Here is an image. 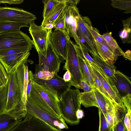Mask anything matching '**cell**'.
Wrapping results in <instances>:
<instances>
[{"label":"cell","mask_w":131,"mask_h":131,"mask_svg":"<svg viewBox=\"0 0 131 131\" xmlns=\"http://www.w3.org/2000/svg\"><path fill=\"white\" fill-rule=\"evenodd\" d=\"M16 70L7 73L8 86L7 104L4 112L8 113L17 119L22 120L26 117L27 112L26 105L22 100L18 84Z\"/></svg>","instance_id":"obj_1"},{"label":"cell","mask_w":131,"mask_h":131,"mask_svg":"<svg viewBox=\"0 0 131 131\" xmlns=\"http://www.w3.org/2000/svg\"><path fill=\"white\" fill-rule=\"evenodd\" d=\"M80 92L79 89H70L62 95L58 102L62 118L71 125H78L80 122L76 116V112L81 108Z\"/></svg>","instance_id":"obj_2"},{"label":"cell","mask_w":131,"mask_h":131,"mask_svg":"<svg viewBox=\"0 0 131 131\" xmlns=\"http://www.w3.org/2000/svg\"><path fill=\"white\" fill-rule=\"evenodd\" d=\"M52 30H49L45 54L43 55L38 52L39 63L36 65L35 73L43 71H49L54 74H57L59 71L62 60L54 50L51 42L50 34Z\"/></svg>","instance_id":"obj_3"},{"label":"cell","mask_w":131,"mask_h":131,"mask_svg":"<svg viewBox=\"0 0 131 131\" xmlns=\"http://www.w3.org/2000/svg\"><path fill=\"white\" fill-rule=\"evenodd\" d=\"M27 114L33 116L47 124L53 131H62L68 127L64 119L58 118L37 105L30 97L26 103Z\"/></svg>","instance_id":"obj_4"},{"label":"cell","mask_w":131,"mask_h":131,"mask_svg":"<svg viewBox=\"0 0 131 131\" xmlns=\"http://www.w3.org/2000/svg\"><path fill=\"white\" fill-rule=\"evenodd\" d=\"M74 42L70 39L69 41L67 59L63 66V70L68 71L71 75L69 82L71 86L77 89H81V82L84 80L80 67L78 54Z\"/></svg>","instance_id":"obj_5"},{"label":"cell","mask_w":131,"mask_h":131,"mask_svg":"<svg viewBox=\"0 0 131 131\" xmlns=\"http://www.w3.org/2000/svg\"><path fill=\"white\" fill-rule=\"evenodd\" d=\"M33 45L32 41L28 36L20 30L0 33V50L21 47L32 48Z\"/></svg>","instance_id":"obj_6"},{"label":"cell","mask_w":131,"mask_h":131,"mask_svg":"<svg viewBox=\"0 0 131 131\" xmlns=\"http://www.w3.org/2000/svg\"><path fill=\"white\" fill-rule=\"evenodd\" d=\"M36 18L35 15L22 9L0 7V21L23 23L30 25Z\"/></svg>","instance_id":"obj_7"},{"label":"cell","mask_w":131,"mask_h":131,"mask_svg":"<svg viewBox=\"0 0 131 131\" xmlns=\"http://www.w3.org/2000/svg\"><path fill=\"white\" fill-rule=\"evenodd\" d=\"M85 61L89 64L100 80L104 88L114 101L118 105L125 107L122 102V97L119 94L115 84L102 69L96 64L88 60Z\"/></svg>","instance_id":"obj_8"},{"label":"cell","mask_w":131,"mask_h":131,"mask_svg":"<svg viewBox=\"0 0 131 131\" xmlns=\"http://www.w3.org/2000/svg\"><path fill=\"white\" fill-rule=\"evenodd\" d=\"M9 131H53L45 123L33 116L27 114Z\"/></svg>","instance_id":"obj_9"},{"label":"cell","mask_w":131,"mask_h":131,"mask_svg":"<svg viewBox=\"0 0 131 131\" xmlns=\"http://www.w3.org/2000/svg\"><path fill=\"white\" fill-rule=\"evenodd\" d=\"M34 81L51 90L56 94L60 99L62 95L70 89L71 85L69 82H65L57 74H54L50 79L47 80L34 79Z\"/></svg>","instance_id":"obj_10"},{"label":"cell","mask_w":131,"mask_h":131,"mask_svg":"<svg viewBox=\"0 0 131 131\" xmlns=\"http://www.w3.org/2000/svg\"><path fill=\"white\" fill-rule=\"evenodd\" d=\"M51 43L56 53L66 60L70 37L67 33L59 30H52L50 34Z\"/></svg>","instance_id":"obj_11"},{"label":"cell","mask_w":131,"mask_h":131,"mask_svg":"<svg viewBox=\"0 0 131 131\" xmlns=\"http://www.w3.org/2000/svg\"><path fill=\"white\" fill-rule=\"evenodd\" d=\"M29 31L32 38L33 45L37 52L43 55L46 52L47 38L49 30L34 23L31 24Z\"/></svg>","instance_id":"obj_12"},{"label":"cell","mask_w":131,"mask_h":131,"mask_svg":"<svg viewBox=\"0 0 131 131\" xmlns=\"http://www.w3.org/2000/svg\"><path fill=\"white\" fill-rule=\"evenodd\" d=\"M78 8L77 6H68L66 9L65 24L67 34L74 39L77 45L81 47L77 32L76 13Z\"/></svg>","instance_id":"obj_13"},{"label":"cell","mask_w":131,"mask_h":131,"mask_svg":"<svg viewBox=\"0 0 131 131\" xmlns=\"http://www.w3.org/2000/svg\"><path fill=\"white\" fill-rule=\"evenodd\" d=\"M32 84L37 89L42 97L55 113L60 119L62 117L59 108L58 103L59 99L54 92L47 88L34 82Z\"/></svg>","instance_id":"obj_14"},{"label":"cell","mask_w":131,"mask_h":131,"mask_svg":"<svg viewBox=\"0 0 131 131\" xmlns=\"http://www.w3.org/2000/svg\"><path fill=\"white\" fill-rule=\"evenodd\" d=\"M30 51L0 57V61L3 65L7 73L16 70L24 62L27 60Z\"/></svg>","instance_id":"obj_15"},{"label":"cell","mask_w":131,"mask_h":131,"mask_svg":"<svg viewBox=\"0 0 131 131\" xmlns=\"http://www.w3.org/2000/svg\"><path fill=\"white\" fill-rule=\"evenodd\" d=\"M27 61L28 60L22 63L16 70L17 83L21 93L22 100L26 105L28 81L29 71L27 64Z\"/></svg>","instance_id":"obj_16"},{"label":"cell","mask_w":131,"mask_h":131,"mask_svg":"<svg viewBox=\"0 0 131 131\" xmlns=\"http://www.w3.org/2000/svg\"><path fill=\"white\" fill-rule=\"evenodd\" d=\"M75 19L78 37L82 38L85 40L92 51L97 52L93 39L85 26L83 16L79 13L78 9L76 12Z\"/></svg>","instance_id":"obj_17"},{"label":"cell","mask_w":131,"mask_h":131,"mask_svg":"<svg viewBox=\"0 0 131 131\" xmlns=\"http://www.w3.org/2000/svg\"><path fill=\"white\" fill-rule=\"evenodd\" d=\"M115 84L121 97L131 94V83L129 78L120 71L116 70Z\"/></svg>","instance_id":"obj_18"},{"label":"cell","mask_w":131,"mask_h":131,"mask_svg":"<svg viewBox=\"0 0 131 131\" xmlns=\"http://www.w3.org/2000/svg\"><path fill=\"white\" fill-rule=\"evenodd\" d=\"M93 59L97 66L101 68L106 74L115 84L116 78L115 74L116 68L114 64L108 63L99 56L97 52L91 51L90 52Z\"/></svg>","instance_id":"obj_19"},{"label":"cell","mask_w":131,"mask_h":131,"mask_svg":"<svg viewBox=\"0 0 131 131\" xmlns=\"http://www.w3.org/2000/svg\"><path fill=\"white\" fill-rule=\"evenodd\" d=\"M94 42L97 53L104 60L109 64L115 63L118 57L107 45L101 43L94 40Z\"/></svg>","instance_id":"obj_20"},{"label":"cell","mask_w":131,"mask_h":131,"mask_svg":"<svg viewBox=\"0 0 131 131\" xmlns=\"http://www.w3.org/2000/svg\"><path fill=\"white\" fill-rule=\"evenodd\" d=\"M91 88L94 93L99 110H100L105 116L108 112H113V106L110 101L95 86Z\"/></svg>","instance_id":"obj_21"},{"label":"cell","mask_w":131,"mask_h":131,"mask_svg":"<svg viewBox=\"0 0 131 131\" xmlns=\"http://www.w3.org/2000/svg\"><path fill=\"white\" fill-rule=\"evenodd\" d=\"M30 97L38 106L53 115L59 118L56 114L42 97L36 88L32 85Z\"/></svg>","instance_id":"obj_22"},{"label":"cell","mask_w":131,"mask_h":131,"mask_svg":"<svg viewBox=\"0 0 131 131\" xmlns=\"http://www.w3.org/2000/svg\"><path fill=\"white\" fill-rule=\"evenodd\" d=\"M22 120L17 119L7 113L0 114V131H9Z\"/></svg>","instance_id":"obj_23"},{"label":"cell","mask_w":131,"mask_h":131,"mask_svg":"<svg viewBox=\"0 0 131 131\" xmlns=\"http://www.w3.org/2000/svg\"><path fill=\"white\" fill-rule=\"evenodd\" d=\"M66 0H60L54 10L48 17L43 20L40 26L43 27L46 24L54 23L67 7Z\"/></svg>","instance_id":"obj_24"},{"label":"cell","mask_w":131,"mask_h":131,"mask_svg":"<svg viewBox=\"0 0 131 131\" xmlns=\"http://www.w3.org/2000/svg\"><path fill=\"white\" fill-rule=\"evenodd\" d=\"M112 32H110L104 34L102 35L107 45L116 56L123 57L124 52L112 37Z\"/></svg>","instance_id":"obj_25"},{"label":"cell","mask_w":131,"mask_h":131,"mask_svg":"<svg viewBox=\"0 0 131 131\" xmlns=\"http://www.w3.org/2000/svg\"><path fill=\"white\" fill-rule=\"evenodd\" d=\"M80 101L81 104L85 107L95 106L98 108L93 91L83 92L80 93Z\"/></svg>","instance_id":"obj_26"},{"label":"cell","mask_w":131,"mask_h":131,"mask_svg":"<svg viewBox=\"0 0 131 131\" xmlns=\"http://www.w3.org/2000/svg\"><path fill=\"white\" fill-rule=\"evenodd\" d=\"M123 29L119 35L123 43L131 42V16L122 20Z\"/></svg>","instance_id":"obj_27"},{"label":"cell","mask_w":131,"mask_h":131,"mask_svg":"<svg viewBox=\"0 0 131 131\" xmlns=\"http://www.w3.org/2000/svg\"><path fill=\"white\" fill-rule=\"evenodd\" d=\"M83 18L85 25L93 39L101 43L107 45L102 35L99 33V30L96 28L92 27V22L89 18L87 16L83 17Z\"/></svg>","instance_id":"obj_28"},{"label":"cell","mask_w":131,"mask_h":131,"mask_svg":"<svg viewBox=\"0 0 131 131\" xmlns=\"http://www.w3.org/2000/svg\"><path fill=\"white\" fill-rule=\"evenodd\" d=\"M86 63L94 83V86L96 88L110 101L112 104L113 106L116 105H118L114 101L105 90L100 80L93 71L89 64L87 62Z\"/></svg>","instance_id":"obj_29"},{"label":"cell","mask_w":131,"mask_h":131,"mask_svg":"<svg viewBox=\"0 0 131 131\" xmlns=\"http://www.w3.org/2000/svg\"><path fill=\"white\" fill-rule=\"evenodd\" d=\"M78 56L80 67L84 79L92 88L94 86V84L86 62L84 59L78 54Z\"/></svg>","instance_id":"obj_30"},{"label":"cell","mask_w":131,"mask_h":131,"mask_svg":"<svg viewBox=\"0 0 131 131\" xmlns=\"http://www.w3.org/2000/svg\"><path fill=\"white\" fill-rule=\"evenodd\" d=\"M30 25L21 23L6 21H0V33L4 32L20 30L23 27L29 28Z\"/></svg>","instance_id":"obj_31"},{"label":"cell","mask_w":131,"mask_h":131,"mask_svg":"<svg viewBox=\"0 0 131 131\" xmlns=\"http://www.w3.org/2000/svg\"><path fill=\"white\" fill-rule=\"evenodd\" d=\"M60 2V0H43L42 2L44 4L43 12V20L48 17L55 9Z\"/></svg>","instance_id":"obj_32"},{"label":"cell","mask_w":131,"mask_h":131,"mask_svg":"<svg viewBox=\"0 0 131 131\" xmlns=\"http://www.w3.org/2000/svg\"><path fill=\"white\" fill-rule=\"evenodd\" d=\"M111 1V5L113 7L120 10H125V14L131 13V0H112Z\"/></svg>","instance_id":"obj_33"},{"label":"cell","mask_w":131,"mask_h":131,"mask_svg":"<svg viewBox=\"0 0 131 131\" xmlns=\"http://www.w3.org/2000/svg\"><path fill=\"white\" fill-rule=\"evenodd\" d=\"M8 82L3 86L0 87V114L4 112L7 98L8 90Z\"/></svg>","instance_id":"obj_34"},{"label":"cell","mask_w":131,"mask_h":131,"mask_svg":"<svg viewBox=\"0 0 131 131\" xmlns=\"http://www.w3.org/2000/svg\"><path fill=\"white\" fill-rule=\"evenodd\" d=\"M32 48L27 47L16 48L0 50V57L7 56L30 51Z\"/></svg>","instance_id":"obj_35"},{"label":"cell","mask_w":131,"mask_h":131,"mask_svg":"<svg viewBox=\"0 0 131 131\" xmlns=\"http://www.w3.org/2000/svg\"><path fill=\"white\" fill-rule=\"evenodd\" d=\"M67 7L54 23V30H59L67 34L65 28V24Z\"/></svg>","instance_id":"obj_36"},{"label":"cell","mask_w":131,"mask_h":131,"mask_svg":"<svg viewBox=\"0 0 131 131\" xmlns=\"http://www.w3.org/2000/svg\"><path fill=\"white\" fill-rule=\"evenodd\" d=\"M74 45L78 54L85 60L96 64L93 58L89 55L87 50L82 46L80 47L74 43Z\"/></svg>","instance_id":"obj_37"},{"label":"cell","mask_w":131,"mask_h":131,"mask_svg":"<svg viewBox=\"0 0 131 131\" xmlns=\"http://www.w3.org/2000/svg\"><path fill=\"white\" fill-rule=\"evenodd\" d=\"M99 113L100 120L99 131H110L111 130L110 127L104 115L99 110Z\"/></svg>","instance_id":"obj_38"},{"label":"cell","mask_w":131,"mask_h":131,"mask_svg":"<svg viewBox=\"0 0 131 131\" xmlns=\"http://www.w3.org/2000/svg\"><path fill=\"white\" fill-rule=\"evenodd\" d=\"M54 74L48 71H41L34 74V79L47 80L50 79Z\"/></svg>","instance_id":"obj_39"},{"label":"cell","mask_w":131,"mask_h":131,"mask_svg":"<svg viewBox=\"0 0 131 131\" xmlns=\"http://www.w3.org/2000/svg\"><path fill=\"white\" fill-rule=\"evenodd\" d=\"M7 82V74L4 67L0 61V87L4 85Z\"/></svg>","instance_id":"obj_40"},{"label":"cell","mask_w":131,"mask_h":131,"mask_svg":"<svg viewBox=\"0 0 131 131\" xmlns=\"http://www.w3.org/2000/svg\"><path fill=\"white\" fill-rule=\"evenodd\" d=\"M131 94H128L122 97V101L127 112H131Z\"/></svg>","instance_id":"obj_41"},{"label":"cell","mask_w":131,"mask_h":131,"mask_svg":"<svg viewBox=\"0 0 131 131\" xmlns=\"http://www.w3.org/2000/svg\"><path fill=\"white\" fill-rule=\"evenodd\" d=\"M131 113L127 112L123 119L124 125L127 131H131Z\"/></svg>","instance_id":"obj_42"},{"label":"cell","mask_w":131,"mask_h":131,"mask_svg":"<svg viewBox=\"0 0 131 131\" xmlns=\"http://www.w3.org/2000/svg\"><path fill=\"white\" fill-rule=\"evenodd\" d=\"M34 79V74L31 71H29L28 72V81L27 91V97L30 96L32 83Z\"/></svg>","instance_id":"obj_43"},{"label":"cell","mask_w":131,"mask_h":131,"mask_svg":"<svg viewBox=\"0 0 131 131\" xmlns=\"http://www.w3.org/2000/svg\"><path fill=\"white\" fill-rule=\"evenodd\" d=\"M112 130V131H127L124 125L123 119L118 122Z\"/></svg>","instance_id":"obj_44"},{"label":"cell","mask_w":131,"mask_h":131,"mask_svg":"<svg viewBox=\"0 0 131 131\" xmlns=\"http://www.w3.org/2000/svg\"><path fill=\"white\" fill-rule=\"evenodd\" d=\"M105 116L110 127L112 130L114 126V117L113 112H110L107 113Z\"/></svg>","instance_id":"obj_45"},{"label":"cell","mask_w":131,"mask_h":131,"mask_svg":"<svg viewBox=\"0 0 131 131\" xmlns=\"http://www.w3.org/2000/svg\"><path fill=\"white\" fill-rule=\"evenodd\" d=\"M81 89L83 90V92H87L91 91L92 89L89 84L85 80L82 81L80 83Z\"/></svg>","instance_id":"obj_46"},{"label":"cell","mask_w":131,"mask_h":131,"mask_svg":"<svg viewBox=\"0 0 131 131\" xmlns=\"http://www.w3.org/2000/svg\"><path fill=\"white\" fill-rule=\"evenodd\" d=\"M24 1L23 0H0V3H7L9 5L20 4Z\"/></svg>","instance_id":"obj_47"},{"label":"cell","mask_w":131,"mask_h":131,"mask_svg":"<svg viewBox=\"0 0 131 131\" xmlns=\"http://www.w3.org/2000/svg\"><path fill=\"white\" fill-rule=\"evenodd\" d=\"M67 5L68 6H76L79 2V0H66Z\"/></svg>","instance_id":"obj_48"},{"label":"cell","mask_w":131,"mask_h":131,"mask_svg":"<svg viewBox=\"0 0 131 131\" xmlns=\"http://www.w3.org/2000/svg\"><path fill=\"white\" fill-rule=\"evenodd\" d=\"M63 79L66 82H69L71 79V75L70 72L68 71L65 73L63 76Z\"/></svg>","instance_id":"obj_49"},{"label":"cell","mask_w":131,"mask_h":131,"mask_svg":"<svg viewBox=\"0 0 131 131\" xmlns=\"http://www.w3.org/2000/svg\"><path fill=\"white\" fill-rule=\"evenodd\" d=\"M76 115L77 118L79 119H82L84 116L83 111L80 109L78 110L76 112Z\"/></svg>","instance_id":"obj_50"},{"label":"cell","mask_w":131,"mask_h":131,"mask_svg":"<svg viewBox=\"0 0 131 131\" xmlns=\"http://www.w3.org/2000/svg\"><path fill=\"white\" fill-rule=\"evenodd\" d=\"M54 23H48L46 24L43 27H42L45 28L46 29L49 30L50 29H52L53 28H54Z\"/></svg>","instance_id":"obj_51"},{"label":"cell","mask_w":131,"mask_h":131,"mask_svg":"<svg viewBox=\"0 0 131 131\" xmlns=\"http://www.w3.org/2000/svg\"><path fill=\"white\" fill-rule=\"evenodd\" d=\"M124 57L131 60V51L130 50H127L124 52Z\"/></svg>","instance_id":"obj_52"},{"label":"cell","mask_w":131,"mask_h":131,"mask_svg":"<svg viewBox=\"0 0 131 131\" xmlns=\"http://www.w3.org/2000/svg\"><path fill=\"white\" fill-rule=\"evenodd\" d=\"M110 131H112V130H111Z\"/></svg>","instance_id":"obj_53"}]
</instances>
